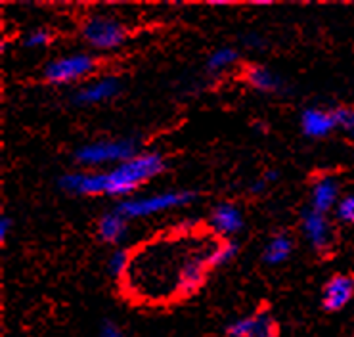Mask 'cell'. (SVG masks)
Listing matches in <instances>:
<instances>
[{
	"mask_svg": "<svg viewBox=\"0 0 354 337\" xmlns=\"http://www.w3.org/2000/svg\"><path fill=\"white\" fill-rule=\"evenodd\" d=\"M194 201V194L186 190H173V192H159V194H149L144 198H127L119 201L115 207L124 219H142V217H151V215L165 213L176 207H184Z\"/></svg>",
	"mask_w": 354,
	"mask_h": 337,
	"instance_id": "2",
	"label": "cell"
},
{
	"mask_svg": "<svg viewBox=\"0 0 354 337\" xmlns=\"http://www.w3.org/2000/svg\"><path fill=\"white\" fill-rule=\"evenodd\" d=\"M339 184L331 176H322L313 186V196H310V209L318 213L328 215L331 209H335L339 203Z\"/></svg>",
	"mask_w": 354,
	"mask_h": 337,
	"instance_id": "12",
	"label": "cell"
},
{
	"mask_svg": "<svg viewBox=\"0 0 354 337\" xmlns=\"http://www.w3.org/2000/svg\"><path fill=\"white\" fill-rule=\"evenodd\" d=\"M96 67H98V62L96 58H92L91 54H69V56H62L46 64L42 75L52 84H71L88 77Z\"/></svg>",
	"mask_w": 354,
	"mask_h": 337,
	"instance_id": "4",
	"label": "cell"
},
{
	"mask_svg": "<svg viewBox=\"0 0 354 337\" xmlns=\"http://www.w3.org/2000/svg\"><path fill=\"white\" fill-rule=\"evenodd\" d=\"M165 159L156 152L136 154L123 163L115 165L111 171L100 173H67L59 176V188L73 196H111L124 198L140 188L144 182L163 173Z\"/></svg>",
	"mask_w": 354,
	"mask_h": 337,
	"instance_id": "1",
	"label": "cell"
},
{
	"mask_svg": "<svg viewBox=\"0 0 354 337\" xmlns=\"http://www.w3.org/2000/svg\"><path fill=\"white\" fill-rule=\"evenodd\" d=\"M301 129L308 138H326L330 132L337 129L333 111L320 109V107H308L301 113Z\"/></svg>",
	"mask_w": 354,
	"mask_h": 337,
	"instance_id": "10",
	"label": "cell"
},
{
	"mask_svg": "<svg viewBox=\"0 0 354 337\" xmlns=\"http://www.w3.org/2000/svg\"><path fill=\"white\" fill-rule=\"evenodd\" d=\"M245 81L259 92H278L281 89V79L270 69L263 66H251L245 69Z\"/></svg>",
	"mask_w": 354,
	"mask_h": 337,
	"instance_id": "14",
	"label": "cell"
},
{
	"mask_svg": "<svg viewBox=\"0 0 354 337\" xmlns=\"http://www.w3.org/2000/svg\"><path fill=\"white\" fill-rule=\"evenodd\" d=\"M228 337H278V326L266 311L234 320L226 329Z\"/></svg>",
	"mask_w": 354,
	"mask_h": 337,
	"instance_id": "6",
	"label": "cell"
},
{
	"mask_svg": "<svg viewBox=\"0 0 354 337\" xmlns=\"http://www.w3.org/2000/svg\"><path fill=\"white\" fill-rule=\"evenodd\" d=\"M127 222H129V219H124L117 209L107 211L100 217L98 236L107 244H117L127 234Z\"/></svg>",
	"mask_w": 354,
	"mask_h": 337,
	"instance_id": "13",
	"label": "cell"
},
{
	"mask_svg": "<svg viewBox=\"0 0 354 337\" xmlns=\"http://www.w3.org/2000/svg\"><path fill=\"white\" fill-rule=\"evenodd\" d=\"M119 91H121V82L115 77H102L81 86L73 94V102L77 106H94L111 100L119 94Z\"/></svg>",
	"mask_w": 354,
	"mask_h": 337,
	"instance_id": "8",
	"label": "cell"
},
{
	"mask_svg": "<svg viewBox=\"0 0 354 337\" xmlns=\"http://www.w3.org/2000/svg\"><path fill=\"white\" fill-rule=\"evenodd\" d=\"M10 226H12V221H10L8 217H2V219H0V242H2V244H4V239L8 238Z\"/></svg>",
	"mask_w": 354,
	"mask_h": 337,
	"instance_id": "23",
	"label": "cell"
},
{
	"mask_svg": "<svg viewBox=\"0 0 354 337\" xmlns=\"http://www.w3.org/2000/svg\"><path fill=\"white\" fill-rule=\"evenodd\" d=\"M301 228H303L306 242L314 249L324 251L326 247L330 246L331 226L328 217L324 213H318L314 209H306L305 213H303V219H301Z\"/></svg>",
	"mask_w": 354,
	"mask_h": 337,
	"instance_id": "9",
	"label": "cell"
},
{
	"mask_svg": "<svg viewBox=\"0 0 354 337\" xmlns=\"http://www.w3.org/2000/svg\"><path fill=\"white\" fill-rule=\"evenodd\" d=\"M335 215H337V219L341 222L354 224V194L339 199L337 207H335Z\"/></svg>",
	"mask_w": 354,
	"mask_h": 337,
	"instance_id": "20",
	"label": "cell"
},
{
	"mask_svg": "<svg viewBox=\"0 0 354 337\" xmlns=\"http://www.w3.org/2000/svg\"><path fill=\"white\" fill-rule=\"evenodd\" d=\"M238 255V244L234 242H221L209 251L207 255V266L209 268H216V266H224L226 263H230L234 257Z\"/></svg>",
	"mask_w": 354,
	"mask_h": 337,
	"instance_id": "16",
	"label": "cell"
},
{
	"mask_svg": "<svg viewBox=\"0 0 354 337\" xmlns=\"http://www.w3.org/2000/svg\"><path fill=\"white\" fill-rule=\"evenodd\" d=\"M333 116H335L337 129L354 136V107H339V109H333Z\"/></svg>",
	"mask_w": 354,
	"mask_h": 337,
	"instance_id": "19",
	"label": "cell"
},
{
	"mask_svg": "<svg viewBox=\"0 0 354 337\" xmlns=\"http://www.w3.org/2000/svg\"><path fill=\"white\" fill-rule=\"evenodd\" d=\"M354 297V280L346 274H335L328 280L322 291V307L328 313H337L345 309Z\"/></svg>",
	"mask_w": 354,
	"mask_h": 337,
	"instance_id": "7",
	"label": "cell"
},
{
	"mask_svg": "<svg viewBox=\"0 0 354 337\" xmlns=\"http://www.w3.org/2000/svg\"><path fill=\"white\" fill-rule=\"evenodd\" d=\"M239 54L236 48H230V46H223V48L214 50L213 54L207 60V69L213 71V73H221L224 69L232 67L236 62H238Z\"/></svg>",
	"mask_w": 354,
	"mask_h": 337,
	"instance_id": "17",
	"label": "cell"
},
{
	"mask_svg": "<svg viewBox=\"0 0 354 337\" xmlns=\"http://www.w3.org/2000/svg\"><path fill=\"white\" fill-rule=\"evenodd\" d=\"M129 264H131V255H129V251H124V249H117L115 253L109 257L107 268H109V272H111L115 278H121L124 272L129 271Z\"/></svg>",
	"mask_w": 354,
	"mask_h": 337,
	"instance_id": "18",
	"label": "cell"
},
{
	"mask_svg": "<svg viewBox=\"0 0 354 337\" xmlns=\"http://www.w3.org/2000/svg\"><path fill=\"white\" fill-rule=\"evenodd\" d=\"M50 41H52V35L46 29H35L33 33L25 37L24 44L27 48H41V46H46Z\"/></svg>",
	"mask_w": 354,
	"mask_h": 337,
	"instance_id": "21",
	"label": "cell"
},
{
	"mask_svg": "<svg viewBox=\"0 0 354 337\" xmlns=\"http://www.w3.org/2000/svg\"><path fill=\"white\" fill-rule=\"evenodd\" d=\"M293 251V244H291V238L286 236V234H278L270 238V242L266 244L263 251V261L264 264L268 266H278V264L286 263L288 257L291 255Z\"/></svg>",
	"mask_w": 354,
	"mask_h": 337,
	"instance_id": "15",
	"label": "cell"
},
{
	"mask_svg": "<svg viewBox=\"0 0 354 337\" xmlns=\"http://www.w3.org/2000/svg\"><path fill=\"white\" fill-rule=\"evenodd\" d=\"M211 228L221 236H234L243 228V215L234 203H218L211 211Z\"/></svg>",
	"mask_w": 354,
	"mask_h": 337,
	"instance_id": "11",
	"label": "cell"
},
{
	"mask_svg": "<svg viewBox=\"0 0 354 337\" xmlns=\"http://www.w3.org/2000/svg\"><path fill=\"white\" fill-rule=\"evenodd\" d=\"M138 154L134 140H100L75 152V161L83 167L119 165Z\"/></svg>",
	"mask_w": 354,
	"mask_h": 337,
	"instance_id": "3",
	"label": "cell"
},
{
	"mask_svg": "<svg viewBox=\"0 0 354 337\" xmlns=\"http://www.w3.org/2000/svg\"><path fill=\"white\" fill-rule=\"evenodd\" d=\"M129 37V31L123 24L111 17H91L83 25V39L92 48L96 50H113L123 46Z\"/></svg>",
	"mask_w": 354,
	"mask_h": 337,
	"instance_id": "5",
	"label": "cell"
},
{
	"mask_svg": "<svg viewBox=\"0 0 354 337\" xmlns=\"http://www.w3.org/2000/svg\"><path fill=\"white\" fill-rule=\"evenodd\" d=\"M100 337H123V331L117 328L113 322H104V326L100 329Z\"/></svg>",
	"mask_w": 354,
	"mask_h": 337,
	"instance_id": "22",
	"label": "cell"
}]
</instances>
